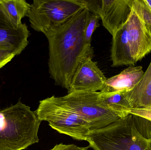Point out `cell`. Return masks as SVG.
<instances>
[{"label": "cell", "instance_id": "obj_1", "mask_svg": "<svg viewBox=\"0 0 151 150\" xmlns=\"http://www.w3.org/2000/svg\"><path fill=\"white\" fill-rule=\"evenodd\" d=\"M91 14L85 7L45 35L49 43L50 77L56 85L67 90L80 65L87 58H93V48L84 37Z\"/></svg>", "mask_w": 151, "mask_h": 150}, {"label": "cell", "instance_id": "obj_2", "mask_svg": "<svg viewBox=\"0 0 151 150\" xmlns=\"http://www.w3.org/2000/svg\"><path fill=\"white\" fill-rule=\"evenodd\" d=\"M151 122L129 114L108 126L90 130L86 141L94 150H151Z\"/></svg>", "mask_w": 151, "mask_h": 150}, {"label": "cell", "instance_id": "obj_3", "mask_svg": "<svg viewBox=\"0 0 151 150\" xmlns=\"http://www.w3.org/2000/svg\"><path fill=\"white\" fill-rule=\"evenodd\" d=\"M41 121L35 111L19 101L0 111V150H23L39 142Z\"/></svg>", "mask_w": 151, "mask_h": 150}, {"label": "cell", "instance_id": "obj_4", "mask_svg": "<svg viewBox=\"0 0 151 150\" xmlns=\"http://www.w3.org/2000/svg\"><path fill=\"white\" fill-rule=\"evenodd\" d=\"M35 112L41 121L47 122L60 134L75 140L86 141L91 130L89 126L62 97L53 96L41 100Z\"/></svg>", "mask_w": 151, "mask_h": 150}, {"label": "cell", "instance_id": "obj_5", "mask_svg": "<svg viewBox=\"0 0 151 150\" xmlns=\"http://www.w3.org/2000/svg\"><path fill=\"white\" fill-rule=\"evenodd\" d=\"M84 8L82 0H34L27 17L31 27L45 35Z\"/></svg>", "mask_w": 151, "mask_h": 150}, {"label": "cell", "instance_id": "obj_6", "mask_svg": "<svg viewBox=\"0 0 151 150\" xmlns=\"http://www.w3.org/2000/svg\"><path fill=\"white\" fill-rule=\"evenodd\" d=\"M62 98L88 124L91 130L103 128L120 119L102 105L99 92H76Z\"/></svg>", "mask_w": 151, "mask_h": 150}, {"label": "cell", "instance_id": "obj_7", "mask_svg": "<svg viewBox=\"0 0 151 150\" xmlns=\"http://www.w3.org/2000/svg\"><path fill=\"white\" fill-rule=\"evenodd\" d=\"M133 0H88L87 9L100 18L103 26L113 35L127 23Z\"/></svg>", "mask_w": 151, "mask_h": 150}, {"label": "cell", "instance_id": "obj_8", "mask_svg": "<svg viewBox=\"0 0 151 150\" xmlns=\"http://www.w3.org/2000/svg\"><path fill=\"white\" fill-rule=\"evenodd\" d=\"M126 26L131 54L136 63L151 52V29L132 9Z\"/></svg>", "mask_w": 151, "mask_h": 150}, {"label": "cell", "instance_id": "obj_9", "mask_svg": "<svg viewBox=\"0 0 151 150\" xmlns=\"http://www.w3.org/2000/svg\"><path fill=\"white\" fill-rule=\"evenodd\" d=\"M92 60L88 57L80 65L73 78L68 93L97 92L104 89L107 78L98 67L97 63Z\"/></svg>", "mask_w": 151, "mask_h": 150}, {"label": "cell", "instance_id": "obj_10", "mask_svg": "<svg viewBox=\"0 0 151 150\" xmlns=\"http://www.w3.org/2000/svg\"><path fill=\"white\" fill-rule=\"evenodd\" d=\"M29 34L25 23L18 29L13 27L0 7V49L9 50L19 55L28 45Z\"/></svg>", "mask_w": 151, "mask_h": 150}, {"label": "cell", "instance_id": "obj_11", "mask_svg": "<svg viewBox=\"0 0 151 150\" xmlns=\"http://www.w3.org/2000/svg\"><path fill=\"white\" fill-rule=\"evenodd\" d=\"M145 72L141 66H130L120 73L107 79L101 92H126L134 89L142 78Z\"/></svg>", "mask_w": 151, "mask_h": 150}, {"label": "cell", "instance_id": "obj_12", "mask_svg": "<svg viewBox=\"0 0 151 150\" xmlns=\"http://www.w3.org/2000/svg\"><path fill=\"white\" fill-rule=\"evenodd\" d=\"M122 93L131 109L151 108V62L139 83L131 90Z\"/></svg>", "mask_w": 151, "mask_h": 150}, {"label": "cell", "instance_id": "obj_13", "mask_svg": "<svg viewBox=\"0 0 151 150\" xmlns=\"http://www.w3.org/2000/svg\"><path fill=\"white\" fill-rule=\"evenodd\" d=\"M111 59L112 67L134 66L135 64L127 37L126 24L112 35Z\"/></svg>", "mask_w": 151, "mask_h": 150}, {"label": "cell", "instance_id": "obj_14", "mask_svg": "<svg viewBox=\"0 0 151 150\" xmlns=\"http://www.w3.org/2000/svg\"><path fill=\"white\" fill-rule=\"evenodd\" d=\"M1 10L13 27L18 29L22 19L27 16L31 4L25 0H0Z\"/></svg>", "mask_w": 151, "mask_h": 150}, {"label": "cell", "instance_id": "obj_15", "mask_svg": "<svg viewBox=\"0 0 151 150\" xmlns=\"http://www.w3.org/2000/svg\"><path fill=\"white\" fill-rule=\"evenodd\" d=\"M99 99L103 106L114 113L120 119L129 114L128 111L131 107L122 92H99Z\"/></svg>", "mask_w": 151, "mask_h": 150}, {"label": "cell", "instance_id": "obj_16", "mask_svg": "<svg viewBox=\"0 0 151 150\" xmlns=\"http://www.w3.org/2000/svg\"><path fill=\"white\" fill-rule=\"evenodd\" d=\"M132 9L151 29V9L145 0H133Z\"/></svg>", "mask_w": 151, "mask_h": 150}, {"label": "cell", "instance_id": "obj_17", "mask_svg": "<svg viewBox=\"0 0 151 150\" xmlns=\"http://www.w3.org/2000/svg\"><path fill=\"white\" fill-rule=\"evenodd\" d=\"M100 18L96 15L91 14L90 16L85 27L84 37L86 42L88 44H91V37L93 33L97 28L99 26V23Z\"/></svg>", "mask_w": 151, "mask_h": 150}, {"label": "cell", "instance_id": "obj_18", "mask_svg": "<svg viewBox=\"0 0 151 150\" xmlns=\"http://www.w3.org/2000/svg\"><path fill=\"white\" fill-rule=\"evenodd\" d=\"M15 56L12 51L0 49V69L10 62Z\"/></svg>", "mask_w": 151, "mask_h": 150}, {"label": "cell", "instance_id": "obj_19", "mask_svg": "<svg viewBox=\"0 0 151 150\" xmlns=\"http://www.w3.org/2000/svg\"><path fill=\"white\" fill-rule=\"evenodd\" d=\"M129 114H134L146 119L151 122V108L143 109H131L128 111Z\"/></svg>", "mask_w": 151, "mask_h": 150}, {"label": "cell", "instance_id": "obj_20", "mask_svg": "<svg viewBox=\"0 0 151 150\" xmlns=\"http://www.w3.org/2000/svg\"><path fill=\"white\" fill-rule=\"evenodd\" d=\"M89 147L83 148L78 147L74 144H56L50 150H88Z\"/></svg>", "mask_w": 151, "mask_h": 150}, {"label": "cell", "instance_id": "obj_21", "mask_svg": "<svg viewBox=\"0 0 151 150\" xmlns=\"http://www.w3.org/2000/svg\"><path fill=\"white\" fill-rule=\"evenodd\" d=\"M145 1L146 3L149 5V6L150 7L151 9V0H145Z\"/></svg>", "mask_w": 151, "mask_h": 150}, {"label": "cell", "instance_id": "obj_22", "mask_svg": "<svg viewBox=\"0 0 151 150\" xmlns=\"http://www.w3.org/2000/svg\"><path fill=\"white\" fill-rule=\"evenodd\" d=\"M149 144H150V147L151 150V136L150 139V141H149Z\"/></svg>", "mask_w": 151, "mask_h": 150}]
</instances>
